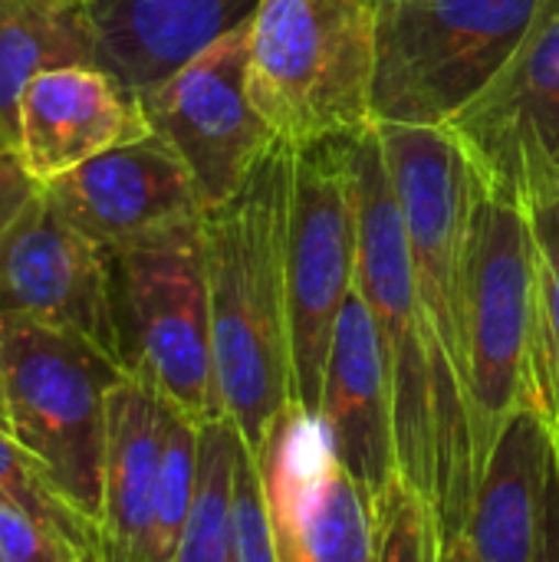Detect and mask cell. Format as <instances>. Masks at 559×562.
<instances>
[{"label": "cell", "instance_id": "1", "mask_svg": "<svg viewBox=\"0 0 559 562\" xmlns=\"http://www.w3.org/2000/svg\"><path fill=\"white\" fill-rule=\"evenodd\" d=\"M293 151L277 138L241 191L204 211L217 395L250 454H260L277 418L293 405L287 296Z\"/></svg>", "mask_w": 559, "mask_h": 562}, {"label": "cell", "instance_id": "2", "mask_svg": "<svg viewBox=\"0 0 559 562\" xmlns=\"http://www.w3.org/2000/svg\"><path fill=\"white\" fill-rule=\"evenodd\" d=\"M376 132L402 207L415 290L435 362V517L441 547L465 537L478 464L461 352V244H465V151L448 128L382 125Z\"/></svg>", "mask_w": 559, "mask_h": 562}, {"label": "cell", "instance_id": "3", "mask_svg": "<svg viewBox=\"0 0 559 562\" xmlns=\"http://www.w3.org/2000/svg\"><path fill=\"white\" fill-rule=\"evenodd\" d=\"M534 333L537 260L524 201L468 165L461 244V352L478 477L504 422L530 389Z\"/></svg>", "mask_w": 559, "mask_h": 562}, {"label": "cell", "instance_id": "4", "mask_svg": "<svg viewBox=\"0 0 559 562\" xmlns=\"http://www.w3.org/2000/svg\"><path fill=\"white\" fill-rule=\"evenodd\" d=\"M379 0H260L247 92L293 148L372 125Z\"/></svg>", "mask_w": 559, "mask_h": 562}, {"label": "cell", "instance_id": "5", "mask_svg": "<svg viewBox=\"0 0 559 562\" xmlns=\"http://www.w3.org/2000/svg\"><path fill=\"white\" fill-rule=\"evenodd\" d=\"M554 0H379L372 122L445 128L517 56Z\"/></svg>", "mask_w": 559, "mask_h": 562}, {"label": "cell", "instance_id": "6", "mask_svg": "<svg viewBox=\"0 0 559 562\" xmlns=\"http://www.w3.org/2000/svg\"><path fill=\"white\" fill-rule=\"evenodd\" d=\"M122 362L198 425L224 418L204 250V214L109 250Z\"/></svg>", "mask_w": 559, "mask_h": 562}, {"label": "cell", "instance_id": "7", "mask_svg": "<svg viewBox=\"0 0 559 562\" xmlns=\"http://www.w3.org/2000/svg\"><path fill=\"white\" fill-rule=\"evenodd\" d=\"M0 326L10 435L99 533L109 392L128 369L79 333L30 319H0Z\"/></svg>", "mask_w": 559, "mask_h": 562}, {"label": "cell", "instance_id": "8", "mask_svg": "<svg viewBox=\"0 0 559 562\" xmlns=\"http://www.w3.org/2000/svg\"><path fill=\"white\" fill-rule=\"evenodd\" d=\"M356 207H359V260L356 290L362 293L385 352L399 474L435 507V362L428 326L415 290L412 250L402 207L385 165L376 122L356 142Z\"/></svg>", "mask_w": 559, "mask_h": 562}, {"label": "cell", "instance_id": "9", "mask_svg": "<svg viewBox=\"0 0 559 562\" xmlns=\"http://www.w3.org/2000/svg\"><path fill=\"white\" fill-rule=\"evenodd\" d=\"M359 135H333L300 145L293 151L287 296H290L293 402L310 415H320L333 329L346 296L356 286Z\"/></svg>", "mask_w": 559, "mask_h": 562}, {"label": "cell", "instance_id": "10", "mask_svg": "<svg viewBox=\"0 0 559 562\" xmlns=\"http://www.w3.org/2000/svg\"><path fill=\"white\" fill-rule=\"evenodd\" d=\"M247 66L250 20L138 95L152 132L188 165L201 211L227 204L277 142L273 128L250 102Z\"/></svg>", "mask_w": 559, "mask_h": 562}, {"label": "cell", "instance_id": "11", "mask_svg": "<svg viewBox=\"0 0 559 562\" xmlns=\"http://www.w3.org/2000/svg\"><path fill=\"white\" fill-rule=\"evenodd\" d=\"M260 481L280 562H379L376 497L339 464L320 415L297 402L277 418Z\"/></svg>", "mask_w": 559, "mask_h": 562}, {"label": "cell", "instance_id": "12", "mask_svg": "<svg viewBox=\"0 0 559 562\" xmlns=\"http://www.w3.org/2000/svg\"><path fill=\"white\" fill-rule=\"evenodd\" d=\"M0 319L79 333L122 359L109 250L79 234L43 188L0 240Z\"/></svg>", "mask_w": 559, "mask_h": 562}, {"label": "cell", "instance_id": "13", "mask_svg": "<svg viewBox=\"0 0 559 562\" xmlns=\"http://www.w3.org/2000/svg\"><path fill=\"white\" fill-rule=\"evenodd\" d=\"M445 128L465 161L511 194L534 161L559 171V0L504 72Z\"/></svg>", "mask_w": 559, "mask_h": 562}, {"label": "cell", "instance_id": "14", "mask_svg": "<svg viewBox=\"0 0 559 562\" xmlns=\"http://www.w3.org/2000/svg\"><path fill=\"white\" fill-rule=\"evenodd\" d=\"M40 188L102 250L204 214L188 165L158 132L109 148Z\"/></svg>", "mask_w": 559, "mask_h": 562}, {"label": "cell", "instance_id": "15", "mask_svg": "<svg viewBox=\"0 0 559 562\" xmlns=\"http://www.w3.org/2000/svg\"><path fill=\"white\" fill-rule=\"evenodd\" d=\"M152 132L142 99L102 66L53 69L16 102L13 151L36 184Z\"/></svg>", "mask_w": 559, "mask_h": 562}, {"label": "cell", "instance_id": "16", "mask_svg": "<svg viewBox=\"0 0 559 562\" xmlns=\"http://www.w3.org/2000/svg\"><path fill=\"white\" fill-rule=\"evenodd\" d=\"M320 418L329 431L339 464L372 497L402 477L385 352L376 319L356 286L346 296L333 329Z\"/></svg>", "mask_w": 559, "mask_h": 562}, {"label": "cell", "instance_id": "17", "mask_svg": "<svg viewBox=\"0 0 559 562\" xmlns=\"http://www.w3.org/2000/svg\"><path fill=\"white\" fill-rule=\"evenodd\" d=\"M557 441L544 408L524 395L478 477L465 537L481 562H537Z\"/></svg>", "mask_w": 559, "mask_h": 562}, {"label": "cell", "instance_id": "18", "mask_svg": "<svg viewBox=\"0 0 559 562\" xmlns=\"http://www.w3.org/2000/svg\"><path fill=\"white\" fill-rule=\"evenodd\" d=\"M175 408L138 375L125 372L109 392L102 514L92 562H142Z\"/></svg>", "mask_w": 559, "mask_h": 562}, {"label": "cell", "instance_id": "19", "mask_svg": "<svg viewBox=\"0 0 559 562\" xmlns=\"http://www.w3.org/2000/svg\"><path fill=\"white\" fill-rule=\"evenodd\" d=\"M102 69L135 95L165 82L224 33L247 23L260 0H82Z\"/></svg>", "mask_w": 559, "mask_h": 562}, {"label": "cell", "instance_id": "20", "mask_svg": "<svg viewBox=\"0 0 559 562\" xmlns=\"http://www.w3.org/2000/svg\"><path fill=\"white\" fill-rule=\"evenodd\" d=\"M69 66H102L82 0H0V122L10 132L26 82Z\"/></svg>", "mask_w": 559, "mask_h": 562}, {"label": "cell", "instance_id": "21", "mask_svg": "<svg viewBox=\"0 0 559 562\" xmlns=\"http://www.w3.org/2000/svg\"><path fill=\"white\" fill-rule=\"evenodd\" d=\"M517 198L530 221L537 260V333L527 395L544 408L559 451V171L540 161L527 165Z\"/></svg>", "mask_w": 559, "mask_h": 562}, {"label": "cell", "instance_id": "22", "mask_svg": "<svg viewBox=\"0 0 559 562\" xmlns=\"http://www.w3.org/2000/svg\"><path fill=\"white\" fill-rule=\"evenodd\" d=\"M241 435L227 418L201 425L198 497L175 562H237L234 550V464Z\"/></svg>", "mask_w": 559, "mask_h": 562}, {"label": "cell", "instance_id": "23", "mask_svg": "<svg viewBox=\"0 0 559 562\" xmlns=\"http://www.w3.org/2000/svg\"><path fill=\"white\" fill-rule=\"evenodd\" d=\"M0 497L46 520L59 533H66L92 562L96 530L72 510V504L59 494L49 471L7 431H0Z\"/></svg>", "mask_w": 559, "mask_h": 562}, {"label": "cell", "instance_id": "24", "mask_svg": "<svg viewBox=\"0 0 559 562\" xmlns=\"http://www.w3.org/2000/svg\"><path fill=\"white\" fill-rule=\"evenodd\" d=\"M379 562H441V530L435 507L405 477H395L379 497Z\"/></svg>", "mask_w": 559, "mask_h": 562}, {"label": "cell", "instance_id": "25", "mask_svg": "<svg viewBox=\"0 0 559 562\" xmlns=\"http://www.w3.org/2000/svg\"><path fill=\"white\" fill-rule=\"evenodd\" d=\"M234 550H237V562H280L270 514H267L260 464L244 441L234 464Z\"/></svg>", "mask_w": 559, "mask_h": 562}, {"label": "cell", "instance_id": "26", "mask_svg": "<svg viewBox=\"0 0 559 562\" xmlns=\"http://www.w3.org/2000/svg\"><path fill=\"white\" fill-rule=\"evenodd\" d=\"M0 562H89L56 527L0 497Z\"/></svg>", "mask_w": 559, "mask_h": 562}, {"label": "cell", "instance_id": "27", "mask_svg": "<svg viewBox=\"0 0 559 562\" xmlns=\"http://www.w3.org/2000/svg\"><path fill=\"white\" fill-rule=\"evenodd\" d=\"M36 191L40 184L30 178L16 151H3L0 155V240L10 231V224L20 217V211L33 201Z\"/></svg>", "mask_w": 559, "mask_h": 562}, {"label": "cell", "instance_id": "28", "mask_svg": "<svg viewBox=\"0 0 559 562\" xmlns=\"http://www.w3.org/2000/svg\"><path fill=\"white\" fill-rule=\"evenodd\" d=\"M537 562H559V451L554 454L550 484H547V507H544V530Z\"/></svg>", "mask_w": 559, "mask_h": 562}, {"label": "cell", "instance_id": "29", "mask_svg": "<svg viewBox=\"0 0 559 562\" xmlns=\"http://www.w3.org/2000/svg\"><path fill=\"white\" fill-rule=\"evenodd\" d=\"M441 562H481V560H478V553H474L471 540H468V537H458V540H451V543H445V547H441Z\"/></svg>", "mask_w": 559, "mask_h": 562}, {"label": "cell", "instance_id": "30", "mask_svg": "<svg viewBox=\"0 0 559 562\" xmlns=\"http://www.w3.org/2000/svg\"><path fill=\"white\" fill-rule=\"evenodd\" d=\"M0 349H3V326H0ZM0 431L10 435V412H7V385H3V356H0Z\"/></svg>", "mask_w": 559, "mask_h": 562}, {"label": "cell", "instance_id": "31", "mask_svg": "<svg viewBox=\"0 0 559 562\" xmlns=\"http://www.w3.org/2000/svg\"><path fill=\"white\" fill-rule=\"evenodd\" d=\"M3 151H13V132L0 122V155Z\"/></svg>", "mask_w": 559, "mask_h": 562}]
</instances>
